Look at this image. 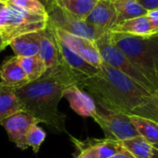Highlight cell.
Returning a JSON list of instances; mask_svg holds the SVG:
<instances>
[{"instance_id":"6da1fadb","label":"cell","mask_w":158,"mask_h":158,"mask_svg":"<svg viewBox=\"0 0 158 158\" xmlns=\"http://www.w3.org/2000/svg\"><path fill=\"white\" fill-rule=\"evenodd\" d=\"M82 81V78L59 63L56 68L47 69L41 78L13 90L22 111L58 132H67V116L59 111L58 105L65 89L78 86Z\"/></svg>"},{"instance_id":"7a4b0ae2","label":"cell","mask_w":158,"mask_h":158,"mask_svg":"<svg viewBox=\"0 0 158 158\" xmlns=\"http://www.w3.org/2000/svg\"><path fill=\"white\" fill-rule=\"evenodd\" d=\"M102 109L131 114L153 94L118 69L102 62L99 71L79 85Z\"/></svg>"},{"instance_id":"3957f363","label":"cell","mask_w":158,"mask_h":158,"mask_svg":"<svg viewBox=\"0 0 158 158\" xmlns=\"http://www.w3.org/2000/svg\"><path fill=\"white\" fill-rule=\"evenodd\" d=\"M112 36L117 46L157 89L158 33L143 37L112 32Z\"/></svg>"},{"instance_id":"277c9868","label":"cell","mask_w":158,"mask_h":158,"mask_svg":"<svg viewBox=\"0 0 158 158\" xmlns=\"http://www.w3.org/2000/svg\"><path fill=\"white\" fill-rule=\"evenodd\" d=\"M47 21V14L31 13L6 3V7L0 13V35L8 45L11 40L19 35L44 30Z\"/></svg>"},{"instance_id":"5b68a950","label":"cell","mask_w":158,"mask_h":158,"mask_svg":"<svg viewBox=\"0 0 158 158\" xmlns=\"http://www.w3.org/2000/svg\"><path fill=\"white\" fill-rule=\"evenodd\" d=\"M95 44L103 62L128 75L150 92L154 93L156 90V87L153 82L142 71H140L131 63L128 56L117 46L111 31H107L99 37L95 41Z\"/></svg>"},{"instance_id":"8992f818","label":"cell","mask_w":158,"mask_h":158,"mask_svg":"<svg viewBox=\"0 0 158 158\" xmlns=\"http://www.w3.org/2000/svg\"><path fill=\"white\" fill-rule=\"evenodd\" d=\"M46 13L48 21L53 26L69 34L83 37L94 42L105 34V32L98 31L86 22L85 19H81L73 16L56 3L46 10Z\"/></svg>"},{"instance_id":"52a82bcc","label":"cell","mask_w":158,"mask_h":158,"mask_svg":"<svg viewBox=\"0 0 158 158\" xmlns=\"http://www.w3.org/2000/svg\"><path fill=\"white\" fill-rule=\"evenodd\" d=\"M101 127L106 139L122 142L139 136L137 130L131 122L130 114L121 112L97 111L92 116Z\"/></svg>"},{"instance_id":"ba28073f","label":"cell","mask_w":158,"mask_h":158,"mask_svg":"<svg viewBox=\"0 0 158 158\" xmlns=\"http://www.w3.org/2000/svg\"><path fill=\"white\" fill-rule=\"evenodd\" d=\"M38 123L40 122L29 113L19 111L5 118L0 125L6 131L9 140L19 149L25 150L28 148L26 144L27 132L31 126Z\"/></svg>"},{"instance_id":"9c48e42d","label":"cell","mask_w":158,"mask_h":158,"mask_svg":"<svg viewBox=\"0 0 158 158\" xmlns=\"http://www.w3.org/2000/svg\"><path fill=\"white\" fill-rule=\"evenodd\" d=\"M53 28L56 35L71 51L76 53L78 56H80L92 66L97 69L100 68L103 60L101 58L100 53L97 49L94 41H91L83 37L69 34L56 28L55 26H53Z\"/></svg>"},{"instance_id":"30bf717a","label":"cell","mask_w":158,"mask_h":158,"mask_svg":"<svg viewBox=\"0 0 158 158\" xmlns=\"http://www.w3.org/2000/svg\"><path fill=\"white\" fill-rule=\"evenodd\" d=\"M49 24L51 25L52 31L54 32L56 43V46H57V49H58L59 63L63 64L64 66H66L68 69H69L71 71H73L75 74L80 76L83 80H85L88 77L95 75L99 71V69L92 66L87 61H85L83 58H81L80 56H78L76 53L71 51L62 42V40L56 35V33L55 32V30H54V28L52 26V24L50 22H49Z\"/></svg>"},{"instance_id":"8fae6325","label":"cell","mask_w":158,"mask_h":158,"mask_svg":"<svg viewBox=\"0 0 158 158\" xmlns=\"http://www.w3.org/2000/svg\"><path fill=\"white\" fill-rule=\"evenodd\" d=\"M117 11L113 1L98 0L88 17L86 22L102 32L111 31L117 25Z\"/></svg>"},{"instance_id":"7c38bea8","label":"cell","mask_w":158,"mask_h":158,"mask_svg":"<svg viewBox=\"0 0 158 158\" xmlns=\"http://www.w3.org/2000/svg\"><path fill=\"white\" fill-rule=\"evenodd\" d=\"M76 148L80 150H87L94 158H110L116 155L125 153L127 150L120 142L109 139H88L86 141H79L70 137Z\"/></svg>"},{"instance_id":"4fadbf2b","label":"cell","mask_w":158,"mask_h":158,"mask_svg":"<svg viewBox=\"0 0 158 158\" xmlns=\"http://www.w3.org/2000/svg\"><path fill=\"white\" fill-rule=\"evenodd\" d=\"M72 110L81 117H91L97 111L96 104L94 99L77 85L69 86L63 93Z\"/></svg>"},{"instance_id":"5bb4252c","label":"cell","mask_w":158,"mask_h":158,"mask_svg":"<svg viewBox=\"0 0 158 158\" xmlns=\"http://www.w3.org/2000/svg\"><path fill=\"white\" fill-rule=\"evenodd\" d=\"M0 82L11 89L21 87L29 82L19 56L8 57L3 62L0 67Z\"/></svg>"},{"instance_id":"9a60e30c","label":"cell","mask_w":158,"mask_h":158,"mask_svg":"<svg viewBox=\"0 0 158 158\" xmlns=\"http://www.w3.org/2000/svg\"><path fill=\"white\" fill-rule=\"evenodd\" d=\"M16 56L29 57L39 55L41 45V31L19 35L10 41L8 44Z\"/></svg>"},{"instance_id":"2e32d148","label":"cell","mask_w":158,"mask_h":158,"mask_svg":"<svg viewBox=\"0 0 158 158\" xmlns=\"http://www.w3.org/2000/svg\"><path fill=\"white\" fill-rule=\"evenodd\" d=\"M39 56L44 62L47 69H54L59 64L58 49L54 32L48 21L46 27L41 31V45Z\"/></svg>"},{"instance_id":"e0dca14e","label":"cell","mask_w":158,"mask_h":158,"mask_svg":"<svg viewBox=\"0 0 158 158\" xmlns=\"http://www.w3.org/2000/svg\"><path fill=\"white\" fill-rule=\"evenodd\" d=\"M111 31L143 37L158 33L153 28L146 15L123 21L116 25Z\"/></svg>"},{"instance_id":"ac0fdd59","label":"cell","mask_w":158,"mask_h":158,"mask_svg":"<svg viewBox=\"0 0 158 158\" xmlns=\"http://www.w3.org/2000/svg\"><path fill=\"white\" fill-rule=\"evenodd\" d=\"M113 3L118 15L117 25L128 19L144 16L148 12L137 0H117Z\"/></svg>"},{"instance_id":"d6986e66","label":"cell","mask_w":158,"mask_h":158,"mask_svg":"<svg viewBox=\"0 0 158 158\" xmlns=\"http://www.w3.org/2000/svg\"><path fill=\"white\" fill-rule=\"evenodd\" d=\"M22 111L14 90L0 82V123L7 117Z\"/></svg>"},{"instance_id":"ffe728a7","label":"cell","mask_w":158,"mask_h":158,"mask_svg":"<svg viewBox=\"0 0 158 158\" xmlns=\"http://www.w3.org/2000/svg\"><path fill=\"white\" fill-rule=\"evenodd\" d=\"M97 2L98 0H55L56 5L81 19H86Z\"/></svg>"},{"instance_id":"44dd1931","label":"cell","mask_w":158,"mask_h":158,"mask_svg":"<svg viewBox=\"0 0 158 158\" xmlns=\"http://www.w3.org/2000/svg\"><path fill=\"white\" fill-rule=\"evenodd\" d=\"M131 119L140 136L144 138L152 145L158 143V123L151 119L131 115Z\"/></svg>"},{"instance_id":"7402d4cb","label":"cell","mask_w":158,"mask_h":158,"mask_svg":"<svg viewBox=\"0 0 158 158\" xmlns=\"http://www.w3.org/2000/svg\"><path fill=\"white\" fill-rule=\"evenodd\" d=\"M123 147L135 158H152L155 148L142 136H136L120 142Z\"/></svg>"},{"instance_id":"603a6c76","label":"cell","mask_w":158,"mask_h":158,"mask_svg":"<svg viewBox=\"0 0 158 158\" xmlns=\"http://www.w3.org/2000/svg\"><path fill=\"white\" fill-rule=\"evenodd\" d=\"M19 63L25 71L30 81H33L41 78L47 70V68L39 55L29 57H19Z\"/></svg>"},{"instance_id":"cb8c5ba5","label":"cell","mask_w":158,"mask_h":158,"mask_svg":"<svg viewBox=\"0 0 158 158\" xmlns=\"http://www.w3.org/2000/svg\"><path fill=\"white\" fill-rule=\"evenodd\" d=\"M131 115L145 118L158 123V88L142 105L134 108Z\"/></svg>"},{"instance_id":"d4e9b609","label":"cell","mask_w":158,"mask_h":158,"mask_svg":"<svg viewBox=\"0 0 158 158\" xmlns=\"http://www.w3.org/2000/svg\"><path fill=\"white\" fill-rule=\"evenodd\" d=\"M46 134L42 128L35 124L30 128L26 135V144L28 147H31L33 152L37 154L44 141L45 140Z\"/></svg>"},{"instance_id":"484cf974","label":"cell","mask_w":158,"mask_h":158,"mask_svg":"<svg viewBox=\"0 0 158 158\" xmlns=\"http://www.w3.org/2000/svg\"><path fill=\"white\" fill-rule=\"evenodd\" d=\"M6 3L34 14L46 15L45 7L38 0H6Z\"/></svg>"},{"instance_id":"4316f807","label":"cell","mask_w":158,"mask_h":158,"mask_svg":"<svg viewBox=\"0 0 158 158\" xmlns=\"http://www.w3.org/2000/svg\"><path fill=\"white\" fill-rule=\"evenodd\" d=\"M146 17L148 18L153 28L156 30V32H158V9L148 11L146 14Z\"/></svg>"},{"instance_id":"83f0119b","label":"cell","mask_w":158,"mask_h":158,"mask_svg":"<svg viewBox=\"0 0 158 158\" xmlns=\"http://www.w3.org/2000/svg\"><path fill=\"white\" fill-rule=\"evenodd\" d=\"M137 1L147 11L158 9V0H137Z\"/></svg>"},{"instance_id":"f1b7e54d","label":"cell","mask_w":158,"mask_h":158,"mask_svg":"<svg viewBox=\"0 0 158 158\" xmlns=\"http://www.w3.org/2000/svg\"><path fill=\"white\" fill-rule=\"evenodd\" d=\"M76 158H94L87 150H80V154Z\"/></svg>"},{"instance_id":"f546056e","label":"cell","mask_w":158,"mask_h":158,"mask_svg":"<svg viewBox=\"0 0 158 158\" xmlns=\"http://www.w3.org/2000/svg\"><path fill=\"white\" fill-rule=\"evenodd\" d=\"M44 7H45V9L47 10L54 3H55V0H38Z\"/></svg>"},{"instance_id":"4dcf8cb0","label":"cell","mask_w":158,"mask_h":158,"mask_svg":"<svg viewBox=\"0 0 158 158\" xmlns=\"http://www.w3.org/2000/svg\"><path fill=\"white\" fill-rule=\"evenodd\" d=\"M110 158H135L133 157L128 151H126L125 153H122V154H118V155H116Z\"/></svg>"},{"instance_id":"1f68e13d","label":"cell","mask_w":158,"mask_h":158,"mask_svg":"<svg viewBox=\"0 0 158 158\" xmlns=\"http://www.w3.org/2000/svg\"><path fill=\"white\" fill-rule=\"evenodd\" d=\"M6 46H7V45L5 44V42H4V40H3L2 36L0 35V52H1L2 50H4Z\"/></svg>"},{"instance_id":"d6a6232c","label":"cell","mask_w":158,"mask_h":158,"mask_svg":"<svg viewBox=\"0 0 158 158\" xmlns=\"http://www.w3.org/2000/svg\"><path fill=\"white\" fill-rule=\"evenodd\" d=\"M6 2H2V1H0V13H1V11L6 7Z\"/></svg>"},{"instance_id":"836d02e7","label":"cell","mask_w":158,"mask_h":158,"mask_svg":"<svg viewBox=\"0 0 158 158\" xmlns=\"http://www.w3.org/2000/svg\"><path fill=\"white\" fill-rule=\"evenodd\" d=\"M152 158H158V150H156V149L154 150V154H153Z\"/></svg>"},{"instance_id":"e575fe53","label":"cell","mask_w":158,"mask_h":158,"mask_svg":"<svg viewBox=\"0 0 158 158\" xmlns=\"http://www.w3.org/2000/svg\"><path fill=\"white\" fill-rule=\"evenodd\" d=\"M153 147H154L155 149L158 150V143H155V144H153Z\"/></svg>"},{"instance_id":"d590c367","label":"cell","mask_w":158,"mask_h":158,"mask_svg":"<svg viewBox=\"0 0 158 158\" xmlns=\"http://www.w3.org/2000/svg\"><path fill=\"white\" fill-rule=\"evenodd\" d=\"M0 1H2V2H6V0H0Z\"/></svg>"},{"instance_id":"8d00e7d4","label":"cell","mask_w":158,"mask_h":158,"mask_svg":"<svg viewBox=\"0 0 158 158\" xmlns=\"http://www.w3.org/2000/svg\"><path fill=\"white\" fill-rule=\"evenodd\" d=\"M111 1H113V2H114V1H117V0H111Z\"/></svg>"}]
</instances>
